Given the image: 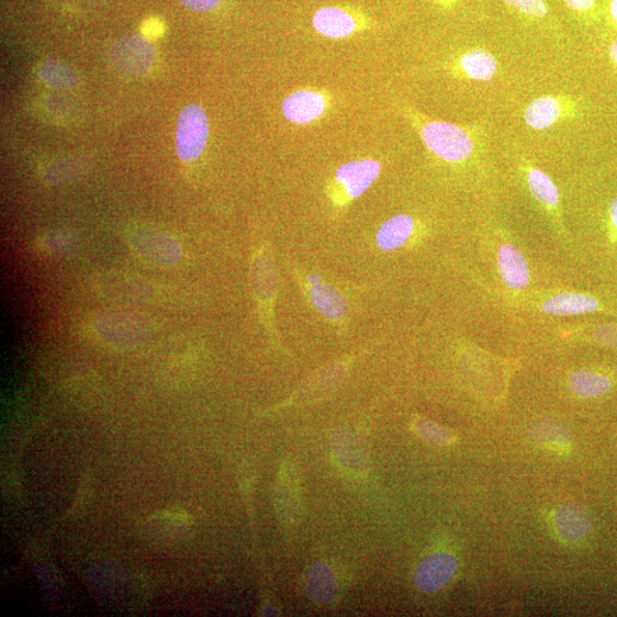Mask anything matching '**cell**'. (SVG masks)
<instances>
[{"mask_svg": "<svg viewBox=\"0 0 617 617\" xmlns=\"http://www.w3.org/2000/svg\"><path fill=\"white\" fill-rule=\"evenodd\" d=\"M523 170L532 198L549 211H557L560 205V193L552 179L529 162L524 165Z\"/></svg>", "mask_w": 617, "mask_h": 617, "instance_id": "16", "label": "cell"}, {"mask_svg": "<svg viewBox=\"0 0 617 617\" xmlns=\"http://www.w3.org/2000/svg\"><path fill=\"white\" fill-rule=\"evenodd\" d=\"M382 166L374 159L349 161L338 168L335 182L345 191L346 198L357 200L378 180Z\"/></svg>", "mask_w": 617, "mask_h": 617, "instance_id": "7", "label": "cell"}, {"mask_svg": "<svg viewBox=\"0 0 617 617\" xmlns=\"http://www.w3.org/2000/svg\"><path fill=\"white\" fill-rule=\"evenodd\" d=\"M404 114L424 145L437 158L450 164H463L479 155L483 145V130L480 126L433 120L411 106H405Z\"/></svg>", "mask_w": 617, "mask_h": 617, "instance_id": "1", "label": "cell"}, {"mask_svg": "<svg viewBox=\"0 0 617 617\" xmlns=\"http://www.w3.org/2000/svg\"><path fill=\"white\" fill-rule=\"evenodd\" d=\"M609 221L614 231L617 232V198L609 206Z\"/></svg>", "mask_w": 617, "mask_h": 617, "instance_id": "31", "label": "cell"}, {"mask_svg": "<svg viewBox=\"0 0 617 617\" xmlns=\"http://www.w3.org/2000/svg\"><path fill=\"white\" fill-rule=\"evenodd\" d=\"M154 60L153 45L139 36H127L119 41L110 51L111 64L127 75H145L152 68Z\"/></svg>", "mask_w": 617, "mask_h": 617, "instance_id": "5", "label": "cell"}, {"mask_svg": "<svg viewBox=\"0 0 617 617\" xmlns=\"http://www.w3.org/2000/svg\"><path fill=\"white\" fill-rule=\"evenodd\" d=\"M415 221L406 214L392 216L385 221L377 234V244L384 251L402 248L413 236Z\"/></svg>", "mask_w": 617, "mask_h": 617, "instance_id": "15", "label": "cell"}, {"mask_svg": "<svg viewBox=\"0 0 617 617\" xmlns=\"http://www.w3.org/2000/svg\"><path fill=\"white\" fill-rule=\"evenodd\" d=\"M532 441L539 445L554 448V450H565L571 442V435L563 426L552 423V420H543L538 423L530 430Z\"/></svg>", "mask_w": 617, "mask_h": 617, "instance_id": "21", "label": "cell"}, {"mask_svg": "<svg viewBox=\"0 0 617 617\" xmlns=\"http://www.w3.org/2000/svg\"><path fill=\"white\" fill-rule=\"evenodd\" d=\"M133 254L156 266L170 267L181 259L180 245L170 236L149 228H134L126 235Z\"/></svg>", "mask_w": 617, "mask_h": 617, "instance_id": "3", "label": "cell"}, {"mask_svg": "<svg viewBox=\"0 0 617 617\" xmlns=\"http://www.w3.org/2000/svg\"><path fill=\"white\" fill-rule=\"evenodd\" d=\"M598 301L586 294L562 293L546 300L541 311L553 316H577L597 312Z\"/></svg>", "mask_w": 617, "mask_h": 617, "instance_id": "14", "label": "cell"}, {"mask_svg": "<svg viewBox=\"0 0 617 617\" xmlns=\"http://www.w3.org/2000/svg\"><path fill=\"white\" fill-rule=\"evenodd\" d=\"M42 79L52 89L66 90L78 86L79 75L69 66L55 61H45L40 69Z\"/></svg>", "mask_w": 617, "mask_h": 617, "instance_id": "20", "label": "cell"}, {"mask_svg": "<svg viewBox=\"0 0 617 617\" xmlns=\"http://www.w3.org/2000/svg\"><path fill=\"white\" fill-rule=\"evenodd\" d=\"M608 56L613 67L617 71V38L610 43L608 47Z\"/></svg>", "mask_w": 617, "mask_h": 617, "instance_id": "30", "label": "cell"}, {"mask_svg": "<svg viewBox=\"0 0 617 617\" xmlns=\"http://www.w3.org/2000/svg\"><path fill=\"white\" fill-rule=\"evenodd\" d=\"M148 327L145 319L127 313H104L96 322V330L100 338L111 343L145 339L150 333Z\"/></svg>", "mask_w": 617, "mask_h": 617, "instance_id": "6", "label": "cell"}, {"mask_svg": "<svg viewBox=\"0 0 617 617\" xmlns=\"http://www.w3.org/2000/svg\"><path fill=\"white\" fill-rule=\"evenodd\" d=\"M581 104L571 96L549 94L527 104L524 121L532 131H547L580 115Z\"/></svg>", "mask_w": 617, "mask_h": 617, "instance_id": "2", "label": "cell"}, {"mask_svg": "<svg viewBox=\"0 0 617 617\" xmlns=\"http://www.w3.org/2000/svg\"><path fill=\"white\" fill-rule=\"evenodd\" d=\"M74 240L75 236L69 231H58L47 235L41 242V247L48 254H59V251L68 249Z\"/></svg>", "mask_w": 617, "mask_h": 617, "instance_id": "24", "label": "cell"}, {"mask_svg": "<svg viewBox=\"0 0 617 617\" xmlns=\"http://www.w3.org/2000/svg\"><path fill=\"white\" fill-rule=\"evenodd\" d=\"M189 10L198 13H207L215 10L222 0H179Z\"/></svg>", "mask_w": 617, "mask_h": 617, "instance_id": "26", "label": "cell"}, {"mask_svg": "<svg viewBox=\"0 0 617 617\" xmlns=\"http://www.w3.org/2000/svg\"><path fill=\"white\" fill-rule=\"evenodd\" d=\"M307 283L311 284V287H317L322 284V279L317 274H311L307 277Z\"/></svg>", "mask_w": 617, "mask_h": 617, "instance_id": "32", "label": "cell"}, {"mask_svg": "<svg viewBox=\"0 0 617 617\" xmlns=\"http://www.w3.org/2000/svg\"><path fill=\"white\" fill-rule=\"evenodd\" d=\"M497 266L500 274L511 290L523 291L529 284V269L521 251L511 244L498 249Z\"/></svg>", "mask_w": 617, "mask_h": 617, "instance_id": "12", "label": "cell"}, {"mask_svg": "<svg viewBox=\"0 0 617 617\" xmlns=\"http://www.w3.org/2000/svg\"><path fill=\"white\" fill-rule=\"evenodd\" d=\"M604 14L610 26L617 31V0H605Z\"/></svg>", "mask_w": 617, "mask_h": 617, "instance_id": "27", "label": "cell"}, {"mask_svg": "<svg viewBox=\"0 0 617 617\" xmlns=\"http://www.w3.org/2000/svg\"><path fill=\"white\" fill-rule=\"evenodd\" d=\"M209 119L199 104L187 105L180 114L177 128L178 156L192 161L204 153L209 139Z\"/></svg>", "mask_w": 617, "mask_h": 617, "instance_id": "4", "label": "cell"}, {"mask_svg": "<svg viewBox=\"0 0 617 617\" xmlns=\"http://www.w3.org/2000/svg\"><path fill=\"white\" fill-rule=\"evenodd\" d=\"M513 13L530 23L546 22L550 18V9L546 0H502Z\"/></svg>", "mask_w": 617, "mask_h": 617, "instance_id": "22", "label": "cell"}, {"mask_svg": "<svg viewBox=\"0 0 617 617\" xmlns=\"http://www.w3.org/2000/svg\"><path fill=\"white\" fill-rule=\"evenodd\" d=\"M311 300L317 311L328 319H340L348 313L347 301L330 287H311Z\"/></svg>", "mask_w": 617, "mask_h": 617, "instance_id": "18", "label": "cell"}, {"mask_svg": "<svg viewBox=\"0 0 617 617\" xmlns=\"http://www.w3.org/2000/svg\"><path fill=\"white\" fill-rule=\"evenodd\" d=\"M563 3L585 25H595L602 21L604 9L599 0H563Z\"/></svg>", "mask_w": 617, "mask_h": 617, "instance_id": "23", "label": "cell"}, {"mask_svg": "<svg viewBox=\"0 0 617 617\" xmlns=\"http://www.w3.org/2000/svg\"><path fill=\"white\" fill-rule=\"evenodd\" d=\"M416 430L420 437L435 444H450L453 439L450 431L431 423H420L416 426Z\"/></svg>", "mask_w": 617, "mask_h": 617, "instance_id": "25", "label": "cell"}, {"mask_svg": "<svg viewBox=\"0 0 617 617\" xmlns=\"http://www.w3.org/2000/svg\"><path fill=\"white\" fill-rule=\"evenodd\" d=\"M161 32H162L161 24L157 21H149L145 25V33L149 37H157L161 34Z\"/></svg>", "mask_w": 617, "mask_h": 617, "instance_id": "29", "label": "cell"}, {"mask_svg": "<svg viewBox=\"0 0 617 617\" xmlns=\"http://www.w3.org/2000/svg\"><path fill=\"white\" fill-rule=\"evenodd\" d=\"M102 290L108 296L133 302L150 299L152 291L147 283L125 274L104 277Z\"/></svg>", "mask_w": 617, "mask_h": 617, "instance_id": "17", "label": "cell"}, {"mask_svg": "<svg viewBox=\"0 0 617 617\" xmlns=\"http://www.w3.org/2000/svg\"><path fill=\"white\" fill-rule=\"evenodd\" d=\"M610 380L593 371L581 370L570 377V390L581 399L599 397L610 389Z\"/></svg>", "mask_w": 617, "mask_h": 617, "instance_id": "19", "label": "cell"}, {"mask_svg": "<svg viewBox=\"0 0 617 617\" xmlns=\"http://www.w3.org/2000/svg\"><path fill=\"white\" fill-rule=\"evenodd\" d=\"M329 99L324 92L300 90L290 94L282 103L284 117L296 125L318 121L328 109Z\"/></svg>", "mask_w": 617, "mask_h": 617, "instance_id": "8", "label": "cell"}, {"mask_svg": "<svg viewBox=\"0 0 617 617\" xmlns=\"http://www.w3.org/2000/svg\"><path fill=\"white\" fill-rule=\"evenodd\" d=\"M553 523L558 537L568 543L583 541L593 530L591 517L575 504H564L559 507Z\"/></svg>", "mask_w": 617, "mask_h": 617, "instance_id": "11", "label": "cell"}, {"mask_svg": "<svg viewBox=\"0 0 617 617\" xmlns=\"http://www.w3.org/2000/svg\"><path fill=\"white\" fill-rule=\"evenodd\" d=\"M315 31L329 40H345L359 30L357 20L339 8H324L313 18Z\"/></svg>", "mask_w": 617, "mask_h": 617, "instance_id": "13", "label": "cell"}, {"mask_svg": "<svg viewBox=\"0 0 617 617\" xmlns=\"http://www.w3.org/2000/svg\"><path fill=\"white\" fill-rule=\"evenodd\" d=\"M458 569V559L451 553H437L420 564L414 576L420 591L434 593L452 580Z\"/></svg>", "mask_w": 617, "mask_h": 617, "instance_id": "10", "label": "cell"}, {"mask_svg": "<svg viewBox=\"0 0 617 617\" xmlns=\"http://www.w3.org/2000/svg\"><path fill=\"white\" fill-rule=\"evenodd\" d=\"M450 70L457 78L487 82L497 75L498 61L489 49L474 47L457 56L450 65Z\"/></svg>", "mask_w": 617, "mask_h": 617, "instance_id": "9", "label": "cell"}, {"mask_svg": "<svg viewBox=\"0 0 617 617\" xmlns=\"http://www.w3.org/2000/svg\"><path fill=\"white\" fill-rule=\"evenodd\" d=\"M434 4L445 11H452L459 7L461 0H431Z\"/></svg>", "mask_w": 617, "mask_h": 617, "instance_id": "28", "label": "cell"}]
</instances>
